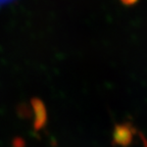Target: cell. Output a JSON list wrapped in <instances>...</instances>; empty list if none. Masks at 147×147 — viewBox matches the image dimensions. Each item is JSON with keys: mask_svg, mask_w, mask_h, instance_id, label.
<instances>
[{"mask_svg": "<svg viewBox=\"0 0 147 147\" xmlns=\"http://www.w3.org/2000/svg\"><path fill=\"white\" fill-rule=\"evenodd\" d=\"M31 103H32L33 113H35L34 130L35 131H40L47 122V113H46L45 105L38 98H33Z\"/></svg>", "mask_w": 147, "mask_h": 147, "instance_id": "cell-1", "label": "cell"}, {"mask_svg": "<svg viewBox=\"0 0 147 147\" xmlns=\"http://www.w3.org/2000/svg\"><path fill=\"white\" fill-rule=\"evenodd\" d=\"M132 139L131 127L127 125L115 127V133H113V140L115 143L121 145H127Z\"/></svg>", "mask_w": 147, "mask_h": 147, "instance_id": "cell-2", "label": "cell"}, {"mask_svg": "<svg viewBox=\"0 0 147 147\" xmlns=\"http://www.w3.org/2000/svg\"><path fill=\"white\" fill-rule=\"evenodd\" d=\"M121 1L126 5H132L135 2H137V0H121Z\"/></svg>", "mask_w": 147, "mask_h": 147, "instance_id": "cell-3", "label": "cell"}, {"mask_svg": "<svg viewBox=\"0 0 147 147\" xmlns=\"http://www.w3.org/2000/svg\"><path fill=\"white\" fill-rule=\"evenodd\" d=\"M10 1H12V0H0V6H1V5L6 4V3L10 2Z\"/></svg>", "mask_w": 147, "mask_h": 147, "instance_id": "cell-4", "label": "cell"}]
</instances>
